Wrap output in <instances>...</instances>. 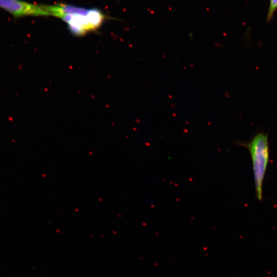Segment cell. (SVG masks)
Wrapping results in <instances>:
<instances>
[{"label": "cell", "mask_w": 277, "mask_h": 277, "mask_svg": "<svg viewBox=\"0 0 277 277\" xmlns=\"http://www.w3.org/2000/svg\"><path fill=\"white\" fill-rule=\"evenodd\" d=\"M48 15L62 19L74 35H84L95 31L104 22L105 16L96 9H86L68 4L46 5Z\"/></svg>", "instance_id": "cell-1"}, {"label": "cell", "mask_w": 277, "mask_h": 277, "mask_svg": "<svg viewBox=\"0 0 277 277\" xmlns=\"http://www.w3.org/2000/svg\"><path fill=\"white\" fill-rule=\"evenodd\" d=\"M246 146L252 159L256 196L261 201L263 181L269 159L267 134H257Z\"/></svg>", "instance_id": "cell-2"}, {"label": "cell", "mask_w": 277, "mask_h": 277, "mask_svg": "<svg viewBox=\"0 0 277 277\" xmlns=\"http://www.w3.org/2000/svg\"><path fill=\"white\" fill-rule=\"evenodd\" d=\"M0 8L16 17L24 16H47L44 5H36L21 0H0Z\"/></svg>", "instance_id": "cell-3"}, {"label": "cell", "mask_w": 277, "mask_h": 277, "mask_svg": "<svg viewBox=\"0 0 277 277\" xmlns=\"http://www.w3.org/2000/svg\"><path fill=\"white\" fill-rule=\"evenodd\" d=\"M277 10V0H269V8L267 14V21L272 19L274 12Z\"/></svg>", "instance_id": "cell-4"}]
</instances>
